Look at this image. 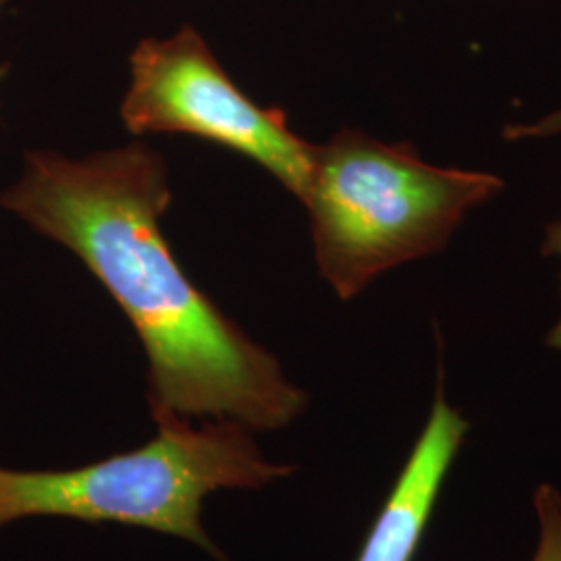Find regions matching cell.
<instances>
[{
    "label": "cell",
    "instance_id": "obj_3",
    "mask_svg": "<svg viewBox=\"0 0 561 561\" xmlns=\"http://www.w3.org/2000/svg\"><path fill=\"white\" fill-rule=\"evenodd\" d=\"M159 433L131 451L71 470L0 468V526L32 516L123 524L219 553L202 526L204 500L261 489L296 472L264 458L238 422L159 416Z\"/></svg>",
    "mask_w": 561,
    "mask_h": 561
},
{
    "label": "cell",
    "instance_id": "obj_4",
    "mask_svg": "<svg viewBox=\"0 0 561 561\" xmlns=\"http://www.w3.org/2000/svg\"><path fill=\"white\" fill-rule=\"evenodd\" d=\"M121 117L131 134H190L264 167L301 201L314 144L296 136L279 106L252 101L194 27L146 38L129 57Z\"/></svg>",
    "mask_w": 561,
    "mask_h": 561
},
{
    "label": "cell",
    "instance_id": "obj_2",
    "mask_svg": "<svg viewBox=\"0 0 561 561\" xmlns=\"http://www.w3.org/2000/svg\"><path fill=\"white\" fill-rule=\"evenodd\" d=\"M502 187L491 173L428 164L412 144L343 129L314 144L301 202L322 277L352 300L385 271L439 252L463 217Z\"/></svg>",
    "mask_w": 561,
    "mask_h": 561
},
{
    "label": "cell",
    "instance_id": "obj_8",
    "mask_svg": "<svg viewBox=\"0 0 561 561\" xmlns=\"http://www.w3.org/2000/svg\"><path fill=\"white\" fill-rule=\"evenodd\" d=\"M542 252L547 256H560L561 261V221L549 225L547 238H545V243H542ZM547 345L561 352V317L558 324L551 329V333L547 337Z\"/></svg>",
    "mask_w": 561,
    "mask_h": 561
},
{
    "label": "cell",
    "instance_id": "obj_6",
    "mask_svg": "<svg viewBox=\"0 0 561 561\" xmlns=\"http://www.w3.org/2000/svg\"><path fill=\"white\" fill-rule=\"evenodd\" d=\"M541 539L533 561H561V495L556 486L541 484L535 493Z\"/></svg>",
    "mask_w": 561,
    "mask_h": 561
},
{
    "label": "cell",
    "instance_id": "obj_5",
    "mask_svg": "<svg viewBox=\"0 0 561 561\" xmlns=\"http://www.w3.org/2000/svg\"><path fill=\"white\" fill-rule=\"evenodd\" d=\"M468 421L443 396L442 379L431 416L414 443L400 477L373 522L356 561H414L435 514Z\"/></svg>",
    "mask_w": 561,
    "mask_h": 561
},
{
    "label": "cell",
    "instance_id": "obj_9",
    "mask_svg": "<svg viewBox=\"0 0 561 561\" xmlns=\"http://www.w3.org/2000/svg\"><path fill=\"white\" fill-rule=\"evenodd\" d=\"M4 2H7V0H0V9H2V7H4ZM7 69H9V67H7V65H0V80H2V78H4V76H7Z\"/></svg>",
    "mask_w": 561,
    "mask_h": 561
},
{
    "label": "cell",
    "instance_id": "obj_7",
    "mask_svg": "<svg viewBox=\"0 0 561 561\" xmlns=\"http://www.w3.org/2000/svg\"><path fill=\"white\" fill-rule=\"evenodd\" d=\"M561 134V108L551 113L549 117L533 123V125H512L505 129L507 140H526V138H545V136H556Z\"/></svg>",
    "mask_w": 561,
    "mask_h": 561
},
{
    "label": "cell",
    "instance_id": "obj_1",
    "mask_svg": "<svg viewBox=\"0 0 561 561\" xmlns=\"http://www.w3.org/2000/svg\"><path fill=\"white\" fill-rule=\"evenodd\" d=\"M169 202L167 164L146 144L80 161L27 152L20 180L0 196L119 304L148 358L152 419L231 421L252 433L289 426L306 393L185 275L162 236Z\"/></svg>",
    "mask_w": 561,
    "mask_h": 561
}]
</instances>
